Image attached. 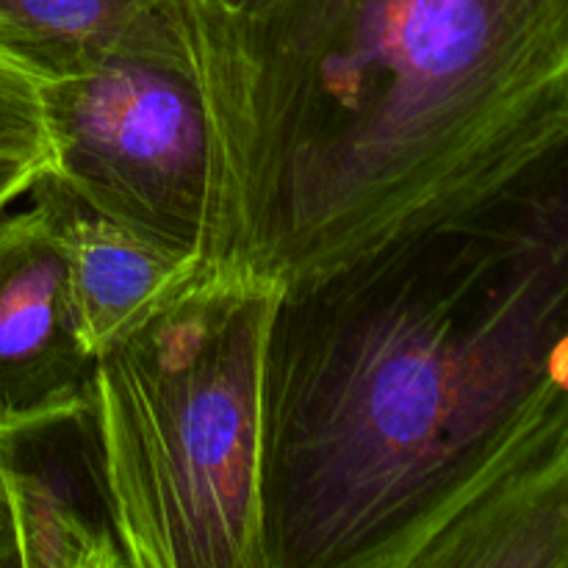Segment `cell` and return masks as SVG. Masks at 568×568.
<instances>
[{
    "label": "cell",
    "mask_w": 568,
    "mask_h": 568,
    "mask_svg": "<svg viewBox=\"0 0 568 568\" xmlns=\"http://www.w3.org/2000/svg\"><path fill=\"white\" fill-rule=\"evenodd\" d=\"M568 449V150L497 203L283 294L266 568H416Z\"/></svg>",
    "instance_id": "6da1fadb"
},
{
    "label": "cell",
    "mask_w": 568,
    "mask_h": 568,
    "mask_svg": "<svg viewBox=\"0 0 568 568\" xmlns=\"http://www.w3.org/2000/svg\"><path fill=\"white\" fill-rule=\"evenodd\" d=\"M205 266L303 292L568 150V0H178Z\"/></svg>",
    "instance_id": "7a4b0ae2"
},
{
    "label": "cell",
    "mask_w": 568,
    "mask_h": 568,
    "mask_svg": "<svg viewBox=\"0 0 568 568\" xmlns=\"http://www.w3.org/2000/svg\"><path fill=\"white\" fill-rule=\"evenodd\" d=\"M283 288L200 264L94 355L131 568H266V355Z\"/></svg>",
    "instance_id": "3957f363"
},
{
    "label": "cell",
    "mask_w": 568,
    "mask_h": 568,
    "mask_svg": "<svg viewBox=\"0 0 568 568\" xmlns=\"http://www.w3.org/2000/svg\"><path fill=\"white\" fill-rule=\"evenodd\" d=\"M42 89L50 172L98 214L205 264L211 136L178 0H155L98 59Z\"/></svg>",
    "instance_id": "277c9868"
},
{
    "label": "cell",
    "mask_w": 568,
    "mask_h": 568,
    "mask_svg": "<svg viewBox=\"0 0 568 568\" xmlns=\"http://www.w3.org/2000/svg\"><path fill=\"white\" fill-rule=\"evenodd\" d=\"M0 477L20 568H131L92 388L0 425Z\"/></svg>",
    "instance_id": "5b68a950"
},
{
    "label": "cell",
    "mask_w": 568,
    "mask_h": 568,
    "mask_svg": "<svg viewBox=\"0 0 568 568\" xmlns=\"http://www.w3.org/2000/svg\"><path fill=\"white\" fill-rule=\"evenodd\" d=\"M92 366L53 220L37 203L0 214V425L81 399Z\"/></svg>",
    "instance_id": "8992f818"
},
{
    "label": "cell",
    "mask_w": 568,
    "mask_h": 568,
    "mask_svg": "<svg viewBox=\"0 0 568 568\" xmlns=\"http://www.w3.org/2000/svg\"><path fill=\"white\" fill-rule=\"evenodd\" d=\"M67 250L70 292L83 342L94 355L148 320L203 261L181 258L89 209L50 170L28 189Z\"/></svg>",
    "instance_id": "52a82bcc"
},
{
    "label": "cell",
    "mask_w": 568,
    "mask_h": 568,
    "mask_svg": "<svg viewBox=\"0 0 568 568\" xmlns=\"http://www.w3.org/2000/svg\"><path fill=\"white\" fill-rule=\"evenodd\" d=\"M416 568H568V449L471 505Z\"/></svg>",
    "instance_id": "ba28073f"
},
{
    "label": "cell",
    "mask_w": 568,
    "mask_h": 568,
    "mask_svg": "<svg viewBox=\"0 0 568 568\" xmlns=\"http://www.w3.org/2000/svg\"><path fill=\"white\" fill-rule=\"evenodd\" d=\"M155 0H0V39L42 78L98 59Z\"/></svg>",
    "instance_id": "9c48e42d"
},
{
    "label": "cell",
    "mask_w": 568,
    "mask_h": 568,
    "mask_svg": "<svg viewBox=\"0 0 568 568\" xmlns=\"http://www.w3.org/2000/svg\"><path fill=\"white\" fill-rule=\"evenodd\" d=\"M44 78L0 39V214L53 166Z\"/></svg>",
    "instance_id": "30bf717a"
},
{
    "label": "cell",
    "mask_w": 568,
    "mask_h": 568,
    "mask_svg": "<svg viewBox=\"0 0 568 568\" xmlns=\"http://www.w3.org/2000/svg\"><path fill=\"white\" fill-rule=\"evenodd\" d=\"M0 568H20V549H17L14 516H11L9 494L0 477Z\"/></svg>",
    "instance_id": "8fae6325"
}]
</instances>
